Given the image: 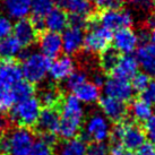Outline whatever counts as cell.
Segmentation results:
<instances>
[{
  "label": "cell",
  "instance_id": "cell-33",
  "mask_svg": "<svg viewBox=\"0 0 155 155\" xmlns=\"http://www.w3.org/2000/svg\"><path fill=\"white\" fill-rule=\"evenodd\" d=\"M31 155H54V150L52 145L43 140L42 138H39L38 140H34Z\"/></svg>",
  "mask_w": 155,
  "mask_h": 155
},
{
  "label": "cell",
  "instance_id": "cell-36",
  "mask_svg": "<svg viewBox=\"0 0 155 155\" xmlns=\"http://www.w3.org/2000/svg\"><path fill=\"white\" fill-rule=\"evenodd\" d=\"M13 22L8 16L0 14V40L7 38L13 33Z\"/></svg>",
  "mask_w": 155,
  "mask_h": 155
},
{
  "label": "cell",
  "instance_id": "cell-12",
  "mask_svg": "<svg viewBox=\"0 0 155 155\" xmlns=\"http://www.w3.org/2000/svg\"><path fill=\"white\" fill-rule=\"evenodd\" d=\"M23 79L21 66L14 60L0 61V88L12 90Z\"/></svg>",
  "mask_w": 155,
  "mask_h": 155
},
{
  "label": "cell",
  "instance_id": "cell-22",
  "mask_svg": "<svg viewBox=\"0 0 155 155\" xmlns=\"http://www.w3.org/2000/svg\"><path fill=\"white\" fill-rule=\"evenodd\" d=\"M7 16L16 21L27 18L31 14V0H2Z\"/></svg>",
  "mask_w": 155,
  "mask_h": 155
},
{
  "label": "cell",
  "instance_id": "cell-37",
  "mask_svg": "<svg viewBox=\"0 0 155 155\" xmlns=\"http://www.w3.org/2000/svg\"><path fill=\"white\" fill-rule=\"evenodd\" d=\"M109 147L105 143L92 142L86 148V155H109Z\"/></svg>",
  "mask_w": 155,
  "mask_h": 155
},
{
  "label": "cell",
  "instance_id": "cell-30",
  "mask_svg": "<svg viewBox=\"0 0 155 155\" xmlns=\"http://www.w3.org/2000/svg\"><path fill=\"white\" fill-rule=\"evenodd\" d=\"M12 93H13V96L14 99H15V103H16L18 101H22V100L34 96L35 88L32 83L27 82L26 79L23 78L21 82H18L12 88Z\"/></svg>",
  "mask_w": 155,
  "mask_h": 155
},
{
  "label": "cell",
  "instance_id": "cell-27",
  "mask_svg": "<svg viewBox=\"0 0 155 155\" xmlns=\"http://www.w3.org/2000/svg\"><path fill=\"white\" fill-rule=\"evenodd\" d=\"M86 148L85 139L75 137L62 143L57 155H86Z\"/></svg>",
  "mask_w": 155,
  "mask_h": 155
},
{
  "label": "cell",
  "instance_id": "cell-28",
  "mask_svg": "<svg viewBox=\"0 0 155 155\" xmlns=\"http://www.w3.org/2000/svg\"><path fill=\"white\" fill-rule=\"evenodd\" d=\"M121 54L113 47H109L100 53V66L103 73L111 74L114 69Z\"/></svg>",
  "mask_w": 155,
  "mask_h": 155
},
{
  "label": "cell",
  "instance_id": "cell-46",
  "mask_svg": "<svg viewBox=\"0 0 155 155\" xmlns=\"http://www.w3.org/2000/svg\"><path fill=\"white\" fill-rule=\"evenodd\" d=\"M0 155H8V154H0Z\"/></svg>",
  "mask_w": 155,
  "mask_h": 155
},
{
  "label": "cell",
  "instance_id": "cell-16",
  "mask_svg": "<svg viewBox=\"0 0 155 155\" xmlns=\"http://www.w3.org/2000/svg\"><path fill=\"white\" fill-rule=\"evenodd\" d=\"M75 61L70 56H59L51 61L49 68V76L52 81L61 82L65 81L70 74L75 70Z\"/></svg>",
  "mask_w": 155,
  "mask_h": 155
},
{
  "label": "cell",
  "instance_id": "cell-15",
  "mask_svg": "<svg viewBox=\"0 0 155 155\" xmlns=\"http://www.w3.org/2000/svg\"><path fill=\"white\" fill-rule=\"evenodd\" d=\"M39 31L35 28L31 19H19L13 26V36L22 44L23 48L30 47L36 41Z\"/></svg>",
  "mask_w": 155,
  "mask_h": 155
},
{
  "label": "cell",
  "instance_id": "cell-38",
  "mask_svg": "<svg viewBox=\"0 0 155 155\" xmlns=\"http://www.w3.org/2000/svg\"><path fill=\"white\" fill-rule=\"evenodd\" d=\"M140 97L151 105H155V79H151L148 86L142 92Z\"/></svg>",
  "mask_w": 155,
  "mask_h": 155
},
{
  "label": "cell",
  "instance_id": "cell-26",
  "mask_svg": "<svg viewBox=\"0 0 155 155\" xmlns=\"http://www.w3.org/2000/svg\"><path fill=\"white\" fill-rule=\"evenodd\" d=\"M129 112L134 120L139 121V122H145L153 114L152 105L147 103L146 101H144L142 97L131 100Z\"/></svg>",
  "mask_w": 155,
  "mask_h": 155
},
{
  "label": "cell",
  "instance_id": "cell-14",
  "mask_svg": "<svg viewBox=\"0 0 155 155\" xmlns=\"http://www.w3.org/2000/svg\"><path fill=\"white\" fill-rule=\"evenodd\" d=\"M39 47L41 53L49 59H54L60 56L62 51V40L60 33L56 32H43L39 38Z\"/></svg>",
  "mask_w": 155,
  "mask_h": 155
},
{
  "label": "cell",
  "instance_id": "cell-23",
  "mask_svg": "<svg viewBox=\"0 0 155 155\" xmlns=\"http://www.w3.org/2000/svg\"><path fill=\"white\" fill-rule=\"evenodd\" d=\"M135 57L143 71L151 77H155V52L151 49L150 44H142L137 48Z\"/></svg>",
  "mask_w": 155,
  "mask_h": 155
},
{
  "label": "cell",
  "instance_id": "cell-34",
  "mask_svg": "<svg viewBox=\"0 0 155 155\" xmlns=\"http://www.w3.org/2000/svg\"><path fill=\"white\" fill-rule=\"evenodd\" d=\"M14 104H15V99L12 90L0 88V112L9 111Z\"/></svg>",
  "mask_w": 155,
  "mask_h": 155
},
{
  "label": "cell",
  "instance_id": "cell-6",
  "mask_svg": "<svg viewBox=\"0 0 155 155\" xmlns=\"http://www.w3.org/2000/svg\"><path fill=\"white\" fill-rule=\"evenodd\" d=\"M9 144V155H31L34 144V135L30 128L17 127L7 134Z\"/></svg>",
  "mask_w": 155,
  "mask_h": 155
},
{
  "label": "cell",
  "instance_id": "cell-11",
  "mask_svg": "<svg viewBox=\"0 0 155 155\" xmlns=\"http://www.w3.org/2000/svg\"><path fill=\"white\" fill-rule=\"evenodd\" d=\"M112 43L113 48L120 54H131L134 51H136L139 41L137 33L130 27H126L113 32Z\"/></svg>",
  "mask_w": 155,
  "mask_h": 155
},
{
  "label": "cell",
  "instance_id": "cell-9",
  "mask_svg": "<svg viewBox=\"0 0 155 155\" xmlns=\"http://www.w3.org/2000/svg\"><path fill=\"white\" fill-rule=\"evenodd\" d=\"M97 102L101 111L103 112V116L108 120L113 121L116 124L126 120L128 114V108L125 102L113 99L108 95L101 96Z\"/></svg>",
  "mask_w": 155,
  "mask_h": 155
},
{
  "label": "cell",
  "instance_id": "cell-17",
  "mask_svg": "<svg viewBox=\"0 0 155 155\" xmlns=\"http://www.w3.org/2000/svg\"><path fill=\"white\" fill-rule=\"evenodd\" d=\"M62 40V51L66 54H75L83 48L84 32L81 28L68 26L61 35Z\"/></svg>",
  "mask_w": 155,
  "mask_h": 155
},
{
  "label": "cell",
  "instance_id": "cell-32",
  "mask_svg": "<svg viewBox=\"0 0 155 155\" xmlns=\"http://www.w3.org/2000/svg\"><path fill=\"white\" fill-rule=\"evenodd\" d=\"M151 82V76L150 75H147L146 73H144V71H138L133 78H131V86H133V90L134 92H138V93H142L143 91L145 90L147 86H148V84Z\"/></svg>",
  "mask_w": 155,
  "mask_h": 155
},
{
  "label": "cell",
  "instance_id": "cell-21",
  "mask_svg": "<svg viewBox=\"0 0 155 155\" xmlns=\"http://www.w3.org/2000/svg\"><path fill=\"white\" fill-rule=\"evenodd\" d=\"M56 6L69 15L92 16V4L90 0H56Z\"/></svg>",
  "mask_w": 155,
  "mask_h": 155
},
{
  "label": "cell",
  "instance_id": "cell-24",
  "mask_svg": "<svg viewBox=\"0 0 155 155\" xmlns=\"http://www.w3.org/2000/svg\"><path fill=\"white\" fill-rule=\"evenodd\" d=\"M74 95L77 97L82 103H95L101 97V91L97 85H95L93 82H84L82 85L76 88L73 92Z\"/></svg>",
  "mask_w": 155,
  "mask_h": 155
},
{
  "label": "cell",
  "instance_id": "cell-18",
  "mask_svg": "<svg viewBox=\"0 0 155 155\" xmlns=\"http://www.w3.org/2000/svg\"><path fill=\"white\" fill-rule=\"evenodd\" d=\"M56 6V0H31V21L38 31L44 28V18Z\"/></svg>",
  "mask_w": 155,
  "mask_h": 155
},
{
  "label": "cell",
  "instance_id": "cell-8",
  "mask_svg": "<svg viewBox=\"0 0 155 155\" xmlns=\"http://www.w3.org/2000/svg\"><path fill=\"white\" fill-rule=\"evenodd\" d=\"M100 25L105 28L114 32L120 28L130 27L133 25V16L129 12L124 9H114V10H104L96 17Z\"/></svg>",
  "mask_w": 155,
  "mask_h": 155
},
{
  "label": "cell",
  "instance_id": "cell-35",
  "mask_svg": "<svg viewBox=\"0 0 155 155\" xmlns=\"http://www.w3.org/2000/svg\"><path fill=\"white\" fill-rule=\"evenodd\" d=\"M127 0H95V6L100 10H114L121 9Z\"/></svg>",
  "mask_w": 155,
  "mask_h": 155
},
{
  "label": "cell",
  "instance_id": "cell-5",
  "mask_svg": "<svg viewBox=\"0 0 155 155\" xmlns=\"http://www.w3.org/2000/svg\"><path fill=\"white\" fill-rule=\"evenodd\" d=\"M88 32L84 35L83 49L88 53H101L109 48L112 42L113 32L100 25L95 16H91L88 23Z\"/></svg>",
  "mask_w": 155,
  "mask_h": 155
},
{
  "label": "cell",
  "instance_id": "cell-40",
  "mask_svg": "<svg viewBox=\"0 0 155 155\" xmlns=\"http://www.w3.org/2000/svg\"><path fill=\"white\" fill-rule=\"evenodd\" d=\"M134 8L148 12L152 7H154V0H128Z\"/></svg>",
  "mask_w": 155,
  "mask_h": 155
},
{
  "label": "cell",
  "instance_id": "cell-3",
  "mask_svg": "<svg viewBox=\"0 0 155 155\" xmlns=\"http://www.w3.org/2000/svg\"><path fill=\"white\" fill-rule=\"evenodd\" d=\"M110 137L116 142V144H121L131 151H137L146 142V135L142 127L133 121L127 120L117 122L111 129Z\"/></svg>",
  "mask_w": 155,
  "mask_h": 155
},
{
  "label": "cell",
  "instance_id": "cell-43",
  "mask_svg": "<svg viewBox=\"0 0 155 155\" xmlns=\"http://www.w3.org/2000/svg\"><path fill=\"white\" fill-rule=\"evenodd\" d=\"M105 81H107V78L104 76L103 71H102V73H101V71H96V73L94 74V76H93V81H92V82L101 88V87H103Z\"/></svg>",
  "mask_w": 155,
  "mask_h": 155
},
{
  "label": "cell",
  "instance_id": "cell-4",
  "mask_svg": "<svg viewBox=\"0 0 155 155\" xmlns=\"http://www.w3.org/2000/svg\"><path fill=\"white\" fill-rule=\"evenodd\" d=\"M42 105L40 100L35 96L18 101L14 104L10 111V120L18 127L31 128L34 127L40 116Z\"/></svg>",
  "mask_w": 155,
  "mask_h": 155
},
{
  "label": "cell",
  "instance_id": "cell-29",
  "mask_svg": "<svg viewBox=\"0 0 155 155\" xmlns=\"http://www.w3.org/2000/svg\"><path fill=\"white\" fill-rule=\"evenodd\" d=\"M64 99L60 91H58L56 87L49 86L44 88L40 94V103L47 108H58L60 105L61 101Z\"/></svg>",
  "mask_w": 155,
  "mask_h": 155
},
{
  "label": "cell",
  "instance_id": "cell-20",
  "mask_svg": "<svg viewBox=\"0 0 155 155\" xmlns=\"http://www.w3.org/2000/svg\"><path fill=\"white\" fill-rule=\"evenodd\" d=\"M68 14L58 7H54L44 18V27L50 32L61 33L68 27Z\"/></svg>",
  "mask_w": 155,
  "mask_h": 155
},
{
  "label": "cell",
  "instance_id": "cell-2",
  "mask_svg": "<svg viewBox=\"0 0 155 155\" xmlns=\"http://www.w3.org/2000/svg\"><path fill=\"white\" fill-rule=\"evenodd\" d=\"M22 58L23 78L32 84L41 83L49 75V68L51 64V59L42 54L41 52H32V53H21Z\"/></svg>",
  "mask_w": 155,
  "mask_h": 155
},
{
  "label": "cell",
  "instance_id": "cell-13",
  "mask_svg": "<svg viewBox=\"0 0 155 155\" xmlns=\"http://www.w3.org/2000/svg\"><path fill=\"white\" fill-rule=\"evenodd\" d=\"M60 114L58 108H47L41 109L40 116L35 124V127L40 134H54L58 135Z\"/></svg>",
  "mask_w": 155,
  "mask_h": 155
},
{
  "label": "cell",
  "instance_id": "cell-19",
  "mask_svg": "<svg viewBox=\"0 0 155 155\" xmlns=\"http://www.w3.org/2000/svg\"><path fill=\"white\" fill-rule=\"evenodd\" d=\"M138 68H139V65L136 57L131 54H122L114 69L111 71V76L129 81L138 73Z\"/></svg>",
  "mask_w": 155,
  "mask_h": 155
},
{
  "label": "cell",
  "instance_id": "cell-7",
  "mask_svg": "<svg viewBox=\"0 0 155 155\" xmlns=\"http://www.w3.org/2000/svg\"><path fill=\"white\" fill-rule=\"evenodd\" d=\"M111 127L109 120L100 113L91 116L84 126V137L91 142L105 143L111 136Z\"/></svg>",
  "mask_w": 155,
  "mask_h": 155
},
{
  "label": "cell",
  "instance_id": "cell-41",
  "mask_svg": "<svg viewBox=\"0 0 155 155\" xmlns=\"http://www.w3.org/2000/svg\"><path fill=\"white\" fill-rule=\"evenodd\" d=\"M110 155H136V153L127 147L122 146L121 144H116L114 146H112L109 152Z\"/></svg>",
  "mask_w": 155,
  "mask_h": 155
},
{
  "label": "cell",
  "instance_id": "cell-42",
  "mask_svg": "<svg viewBox=\"0 0 155 155\" xmlns=\"http://www.w3.org/2000/svg\"><path fill=\"white\" fill-rule=\"evenodd\" d=\"M136 155H155V144L152 142H145L137 150Z\"/></svg>",
  "mask_w": 155,
  "mask_h": 155
},
{
  "label": "cell",
  "instance_id": "cell-45",
  "mask_svg": "<svg viewBox=\"0 0 155 155\" xmlns=\"http://www.w3.org/2000/svg\"><path fill=\"white\" fill-rule=\"evenodd\" d=\"M147 26L150 28L155 27V14H152L151 16L148 17V19H147Z\"/></svg>",
  "mask_w": 155,
  "mask_h": 155
},
{
  "label": "cell",
  "instance_id": "cell-47",
  "mask_svg": "<svg viewBox=\"0 0 155 155\" xmlns=\"http://www.w3.org/2000/svg\"><path fill=\"white\" fill-rule=\"evenodd\" d=\"M154 8H155V0H154Z\"/></svg>",
  "mask_w": 155,
  "mask_h": 155
},
{
  "label": "cell",
  "instance_id": "cell-25",
  "mask_svg": "<svg viewBox=\"0 0 155 155\" xmlns=\"http://www.w3.org/2000/svg\"><path fill=\"white\" fill-rule=\"evenodd\" d=\"M22 51V44L12 35L0 40V58L2 60H13L15 57L21 56Z\"/></svg>",
  "mask_w": 155,
  "mask_h": 155
},
{
  "label": "cell",
  "instance_id": "cell-44",
  "mask_svg": "<svg viewBox=\"0 0 155 155\" xmlns=\"http://www.w3.org/2000/svg\"><path fill=\"white\" fill-rule=\"evenodd\" d=\"M148 44H150L152 50L155 52V27L150 28V42H148Z\"/></svg>",
  "mask_w": 155,
  "mask_h": 155
},
{
  "label": "cell",
  "instance_id": "cell-31",
  "mask_svg": "<svg viewBox=\"0 0 155 155\" xmlns=\"http://www.w3.org/2000/svg\"><path fill=\"white\" fill-rule=\"evenodd\" d=\"M87 81V76L86 74L84 73L83 70H74L73 73L69 75L68 77L65 79V83H66V88L68 91H74L76 90L79 85H82L84 82H86Z\"/></svg>",
  "mask_w": 155,
  "mask_h": 155
},
{
  "label": "cell",
  "instance_id": "cell-10",
  "mask_svg": "<svg viewBox=\"0 0 155 155\" xmlns=\"http://www.w3.org/2000/svg\"><path fill=\"white\" fill-rule=\"evenodd\" d=\"M104 94L111 96L122 102H130L134 97V90L129 81L120 79L117 77L107 78L103 85Z\"/></svg>",
  "mask_w": 155,
  "mask_h": 155
},
{
  "label": "cell",
  "instance_id": "cell-39",
  "mask_svg": "<svg viewBox=\"0 0 155 155\" xmlns=\"http://www.w3.org/2000/svg\"><path fill=\"white\" fill-rule=\"evenodd\" d=\"M144 131L147 138L155 144V114H152L145 122H144Z\"/></svg>",
  "mask_w": 155,
  "mask_h": 155
},
{
  "label": "cell",
  "instance_id": "cell-1",
  "mask_svg": "<svg viewBox=\"0 0 155 155\" xmlns=\"http://www.w3.org/2000/svg\"><path fill=\"white\" fill-rule=\"evenodd\" d=\"M60 121L58 135L65 140L78 136L84 124V109L82 102L74 94L65 96L60 103Z\"/></svg>",
  "mask_w": 155,
  "mask_h": 155
}]
</instances>
